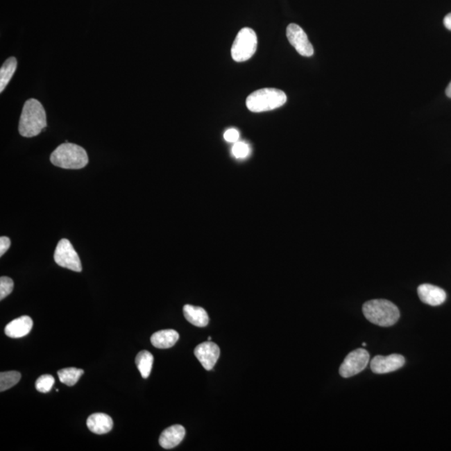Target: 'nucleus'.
Here are the masks:
<instances>
[{"mask_svg": "<svg viewBox=\"0 0 451 451\" xmlns=\"http://www.w3.org/2000/svg\"><path fill=\"white\" fill-rule=\"evenodd\" d=\"M54 384V377L50 375H44L36 380L35 387L39 392L45 393L50 392Z\"/></svg>", "mask_w": 451, "mask_h": 451, "instance_id": "obj_21", "label": "nucleus"}, {"mask_svg": "<svg viewBox=\"0 0 451 451\" xmlns=\"http://www.w3.org/2000/svg\"><path fill=\"white\" fill-rule=\"evenodd\" d=\"M287 37L299 55L311 57L314 54L313 45L310 43L305 31L296 24H290L287 27Z\"/></svg>", "mask_w": 451, "mask_h": 451, "instance_id": "obj_8", "label": "nucleus"}, {"mask_svg": "<svg viewBox=\"0 0 451 451\" xmlns=\"http://www.w3.org/2000/svg\"><path fill=\"white\" fill-rule=\"evenodd\" d=\"M53 165L64 169H81L87 165V153L81 146L65 142L53 151L51 155Z\"/></svg>", "mask_w": 451, "mask_h": 451, "instance_id": "obj_3", "label": "nucleus"}, {"mask_svg": "<svg viewBox=\"0 0 451 451\" xmlns=\"http://www.w3.org/2000/svg\"><path fill=\"white\" fill-rule=\"evenodd\" d=\"M287 102L286 94L281 90L264 88L249 95L246 101L250 112L260 113L281 108Z\"/></svg>", "mask_w": 451, "mask_h": 451, "instance_id": "obj_4", "label": "nucleus"}, {"mask_svg": "<svg viewBox=\"0 0 451 451\" xmlns=\"http://www.w3.org/2000/svg\"><path fill=\"white\" fill-rule=\"evenodd\" d=\"M240 137L239 131L236 129H229L224 133V139L228 142L236 143Z\"/></svg>", "mask_w": 451, "mask_h": 451, "instance_id": "obj_24", "label": "nucleus"}, {"mask_svg": "<svg viewBox=\"0 0 451 451\" xmlns=\"http://www.w3.org/2000/svg\"><path fill=\"white\" fill-rule=\"evenodd\" d=\"M368 361H370V354L364 348L352 351L344 359L339 368V374L343 378H350L362 372L367 367Z\"/></svg>", "mask_w": 451, "mask_h": 451, "instance_id": "obj_7", "label": "nucleus"}, {"mask_svg": "<svg viewBox=\"0 0 451 451\" xmlns=\"http://www.w3.org/2000/svg\"><path fill=\"white\" fill-rule=\"evenodd\" d=\"M445 94H446L447 96H448L449 98H451V81H450V83L449 84V85L447 86L446 90H445Z\"/></svg>", "mask_w": 451, "mask_h": 451, "instance_id": "obj_27", "label": "nucleus"}, {"mask_svg": "<svg viewBox=\"0 0 451 451\" xmlns=\"http://www.w3.org/2000/svg\"><path fill=\"white\" fill-rule=\"evenodd\" d=\"M194 354L205 370L209 371L214 368L219 359L220 348L215 343L204 342L196 347Z\"/></svg>", "mask_w": 451, "mask_h": 451, "instance_id": "obj_10", "label": "nucleus"}, {"mask_svg": "<svg viewBox=\"0 0 451 451\" xmlns=\"http://www.w3.org/2000/svg\"><path fill=\"white\" fill-rule=\"evenodd\" d=\"M22 379V374L17 371L2 372L0 374V391L3 392L14 387Z\"/></svg>", "mask_w": 451, "mask_h": 451, "instance_id": "obj_20", "label": "nucleus"}, {"mask_svg": "<svg viewBox=\"0 0 451 451\" xmlns=\"http://www.w3.org/2000/svg\"><path fill=\"white\" fill-rule=\"evenodd\" d=\"M183 314L184 317L192 325L203 327L208 325V314L203 307L187 305L183 307Z\"/></svg>", "mask_w": 451, "mask_h": 451, "instance_id": "obj_15", "label": "nucleus"}, {"mask_svg": "<svg viewBox=\"0 0 451 451\" xmlns=\"http://www.w3.org/2000/svg\"><path fill=\"white\" fill-rule=\"evenodd\" d=\"M232 155L237 159H243L250 154V147L244 142H237L232 147Z\"/></svg>", "mask_w": 451, "mask_h": 451, "instance_id": "obj_23", "label": "nucleus"}, {"mask_svg": "<svg viewBox=\"0 0 451 451\" xmlns=\"http://www.w3.org/2000/svg\"><path fill=\"white\" fill-rule=\"evenodd\" d=\"M185 436L186 430L182 425H172L162 433L159 439L160 445L167 450L175 448L183 441Z\"/></svg>", "mask_w": 451, "mask_h": 451, "instance_id": "obj_12", "label": "nucleus"}, {"mask_svg": "<svg viewBox=\"0 0 451 451\" xmlns=\"http://www.w3.org/2000/svg\"><path fill=\"white\" fill-rule=\"evenodd\" d=\"M444 26L447 28V30L451 31V13L445 16L444 19Z\"/></svg>", "mask_w": 451, "mask_h": 451, "instance_id": "obj_26", "label": "nucleus"}, {"mask_svg": "<svg viewBox=\"0 0 451 451\" xmlns=\"http://www.w3.org/2000/svg\"><path fill=\"white\" fill-rule=\"evenodd\" d=\"M363 314L368 321L380 327L395 325L400 317L397 306L385 299H374L363 305Z\"/></svg>", "mask_w": 451, "mask_h": 451, "instance_id": "obj_2", "label": "nucleus"}, {"mask_svg": "<svg viewBox=\"0 0 451 451\" xmlns=\"http://www.w3.org/2000/svg\"><path fill=\"white\" fill-rule=\"evenodd\" d=\"M88 429L94 434H105L113 428L112 417L103 413H96L90 416L86 421Z\"/></svg>", "mask_w": 451, "mask_h": 451, "instance_id": "obj_14", "label": "nucleus"}, {"mask_svg": "<svg viewBox=\"0 0 451 451\" xmlns=\"http://www.w3.org/2000/svg\"><path fill=\"white\" fill-rule=\"evenodd\" d=\"M33 327V321L28 316H22L14 319L6 327V334L12 339L23 338L30 334Z\"/></svg>", "mask_w": 451, "mask_h": 451, "instance_id": "obj_13", "label": "nucleus"}, {"mask_svg": "<svg viewBox=\"0 0 451 451\" xmlns=\"http://www.w3.org/2000/svg\"><path fill=\"white\" fill-rule=\"evenodd\" d=\"M363 346H366V343H363Z\"/></svg>", "mask_w": 451, "mask_h": 451, "instance_id": "obj_29", "label": "nucleus"}, {"mask_svg": "<svg viewBox=\"0 0 451 451\" xmlns=\"http://www.w3.org/2000/svg\"><path fill=\"white\" fill-rule=\"evenodd\" d=\"M46 126V114L42 104L35 99L27 101L20 117L19 134L24 137H34L38 135Z\"/></svg>", "mask_w": 451, "mask_h": 451, "instance_id": "obj_1", "label": "nucleus"}, {"mask_svg": "<svg viewBox=\"0 0 451 451\" xmlns=\"http://www.w3.org/2000/svg\"><path fill=\"white\" fill-rule=\"evenodd\" d=\"M405 357L400 355H377L372 359L371 368L375 374L383 375L400 370L405 366Z\"/></svg>", "mask_w": 451, "mask_h": 451, "instance_id": "obj_9", "label": "nucleus"}, {"mask_svg": "<svg viewBox=\"0 0 451 451\" xmlns=\"http://www.w3.org/2000/svg\"><path fill=\"white\" fill-rule=\"evenodd\" d=\"M211 340H212V337H208L207 341H211Z\"/></svg>", "mask_w": 451, "mask_h": 451, "instance_id": "obj_28", "label": "nucleus"}, {"mask_svg": "<svg viewBox=\"0 0 451 451\" xmlns=\"http://www.w3.org/2000/svg\"><path fill=\"white\" fill-rule=\"evenodd\" d=\"M179 334L174 330H165L157 332L151 338L153 346L158 348L173 347L178 341Z\"/></svg>", "mask_w": 451, "mask_h": 451, "instance_id": "obj_16", "label": "nucleus"}, {"mask_svg": "<svg viewBox=\"0 0 451 451\" xmlns=\"http://www.w3.org/2000/svg\"><path fill=\"white\" fill-rule=\"evenodd\" d=\"M17 69V60L15 57L8 59L0 69V92H3Z\"/></svg>", "mask_w": 451, "mask_h": 451, "instance_id": "obj_17", "label": "nucleus"}, {"mask_svg": "<svg viewBox=\"0 0 451 451\" xmlns=\"http://www.w3.org/2000/svg\"><path fill=\"white\" fill-rule=\"evenodd\" d=\"M153 361V355L146 350L141 351L135 357V364H137L143 379H147L150 376Z\"/></svg>", "mask_w": 451, "mask_h": 451, "instance_id": "obj_18", "label": "nucleus"}, {"mask_svg": "<svg viewBox=\"0 0 451 451\" xmlns=\"http://www.w3.org/2000/svg\"><path fill=\"white\" fill-rule=\"evenodd\" d=\"M83 375V370L74 367L63 368L58 371L60 382L67 384V386H74Z\"/></svg>", "mask_w": 451, "mask_h": 451, "instance_id": "obj_19", "label": "nucleus"}, {"mask_svg": "<svg viewBox=\"0 0 451 451\" xmlns=\"http://www.w3.org/2000/svg\"><path fill=\"white\" fill-rule=\"evenodd\" d=\"M420 300L430 306L441 305L445 301L446 293L439 287L432 284H422L418 288Z\"/></svg>", "mask_w": 451, "mask_h": 451, "instance_id": "obj_11", "label": "nucleus"}, {"mask_svg": "<svg viewBox=\"0 0 451 451\" xmlns=\"http://www.w3.org/2000/svg\"><path fill=\"white\" fill-rule=\"evenodd\" d=\"M14 289V282L9 277L0 278V299L3 300L12 293Z\"/></svg>", "mask_w": 451, "mask_h": 451, "instance_id": "obj_22", "label": "nucleus"}, {"mask_svg": "<svg viewBox=\"0 0 451 451\" xmlns=\"http://www.w3.org/2000/svg\"><path fill=\"white\" fill-rule=\"evenodd\" d=\"M11 241L9 237H0V256H3L10 248Z\"/></svg>", "mask_w": 451, "mask_h": 451, "instance_id": "obj_25", "label": "nucleus"}, {"mask_svg": "<svg viewBox=\"0 0 451 451\" xmlns=\"http://www.w3.org/2000/svg\"><path fill=\"white\" fill-rule=\"evenodd\" d=\"M257 48V37L252 28H244L237 34L233 42L231 54L237 62H244L251 59Z\"/></svg>", "mask_w": 451, "mask_h": 451, "instance_id": "obj_5", "label": "nucleus"}, {"mask_svg": "<svg viewBox=\"0 0 451 451\" xmlns=\"http://www.w3.org/2000/svg\"><path fill=\"white\" fill-rule=\"evenodd\" d=\"M54 257L56 264L62 268L75 271L77 273L81 272L82 265L80 257L69 240L61 239L59 241L56 248Z\"/></svg>", "mask_w": 451, "mask_h": 451, "instance_id": "obj_6", "label": "nucleus"}]
</instances>
